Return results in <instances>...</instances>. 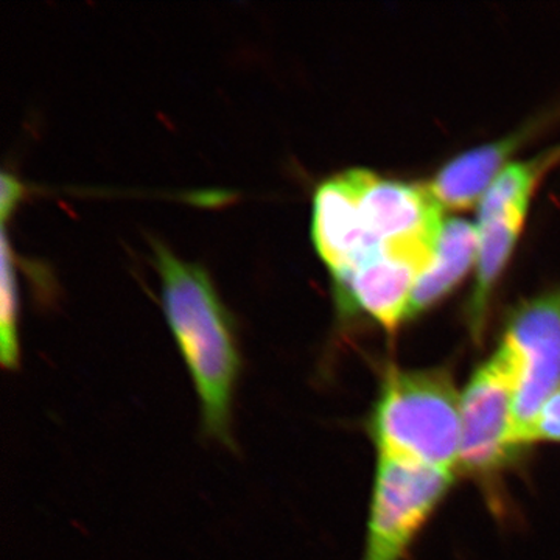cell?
I'll return each mask as SVG.
<instances>
[{"mask_svg": "<svg viewBox=\"0 0 560 560\" xmlns=\"http://www.w3.org/2000/svg\"><path fill=\"white\" fill-rule=\"evenodd\" d=\"M154 260L165 318L200 400L202 429L232 445V404L242 360L230 313L201 267L180 260L160 242H154Z\"/></svg>", "mask_w": 560, "mask_h": 560, "instance_id": "1", "label": "cell"}, {"mask_svg": "<svg viewBox=\"0 0 560 560\" xmlns=\"http://www.w3.org/2000/svg\"><path fill=\"white\" fill-rule=\"evenodd\" d=\"M370 433L378 456L455 474L460 394L451 372L388 368L371 412Z\"/></svg>", "mask_w": 560, "mask_h": 560, "instance_id": "2", "label": "cell"}, {"mask_svg": "<svg viewBox=\"0 0 560 560\" xmlns=\"http://www.w3.org/2000/svg\"><path fill=\"white\" fill-rule=\"evenodd\" d=\"M499 348L514 381L515 442L533 444L537 416L560 389V290L522 304L511 315Z\"/></svg>", "mask_w": 560, "mask_h": 560, "instance_id": "3", "label": "cell"}, {"mask_svg": "<svg viewBox=\"0 0 560 560\" xmlns=\"http://www.w3.org/2000/svg\"><path fill=\"white\" fill-rule=\"evenodd\" d=\"M453 485V471L378 456L363 560H401Z\"/></svg>", "mask_w": 560, "mask_h": 560, "instance_id": "4", "label": "cell"}, {"mask_svg": "<svg viewBox=\"0 0 560 560\" xmlns=\"http://www.w3.org/2000/svg\"><path fill=\"white\" fill-rule=\"evenodd\" d=\"M522 453L514 434V381L510 361L499 348L460 394L458 467L471 477L489 478Z\"/></svg>", "mask_w": 560, "mask_h": 560, "instance_id": "5", "label": "cell"}, {"mask_svg": "<svg viewBox=\"0 0 560 560\" xmlns=\"http://www.w3.org/2000/svg\"><path fill=\"white\" fill-rule=\"evenodd\" d=\"M436 245L396 243L366 257L338 282V298L349 311H361L394 331L410 318L416 282L433 261Z\"/></svg>", "mask_w": 560, "mask_h": 560, "instance_id": "6", "label": "cell"}, {"mask_svg": "<svg viewBox=\"0 0 560 560\" xmlns=\"http://www.w3.org/2000/svg\"><path fill=\"white\" fill-rule=\"evenodd\" d=\"M353 178L364 230L378 248L396 243L438 245L444 219L429 186L382 178L364 168H353Z\"/></svg>", "mask_w": 560, "mask_h": 560, "instance_id": "7", "label": "cell"}, {"mask_svg": "<svg viewBox=\"0 0 560 560\" xmlns=\"http://www.w3.org/2000/svg\"><path fill=\"white\" fill-rule=\"evenodd\" d=\"M312 238L337 283L381 249L364 230L353 171L331 176L316 190Z\"/></svg>", "mask_w": 560, "mask_h": 560, "instance_id": "8", "label": "cell"}, {"mask_svg": "<svg viewBox=\"0 0 560 560\" xmlns=\"http://www.w3.org/2000/svg\"><path fill=\"white\" fill-rule=\"evenodd\" d=\"M518 140L521 136L489 143L466 151L445 164L429 184L442 209L464 210L481 201L493 180L504 171L503 165L517 149Z\"/></svg>", "mask_w": 560, "mask_h": 560, "instance_id": "9", "label": "cell"}, {"mask_svg": "<svg viewBox=\"0 0 560 560\" xmlns=\"http://www.w3.org/2000/svg\"><path fill=\"white\" fill-rule=\"evenodd\" d=\"M480 231L469 221H444L433 261L412 290L410 318L442 300L478 259Z\"/></svg>", "mask_w": 560, "mask_h": 560, "instance_id": "10", "label": "cell"}, {"mask_svg": "<svg viewBox=\"0 0 560 560\" xmlns=\"http://www.w3.org/2000/svg\"><path fill=\"white\" fill-rule=\"evenodd\" d=\"M526 212L528 208L511 209L477 223L480 231V249L477 259V285L470 305L474 330L481 329L490 290L510 260L512 249L523 230Z\"/></svg>", "mask_w": 560, "mask_h": 560, "instance_id": "11", "label": "cell"}, {"mask_svg": "<svg viewBox=\"0 0 560 560\" xmlns=\"http://www.w3.org/2000/svg\"><path fill=\"white\" fill-rule=\"evenodd\" d=\"M539 175L540 165L537 162L504 167L481 198L478 223L506 210L528 208Z\"/></svg>", "mask_w": 560, "mask_h": 560, "instance_id": "12", "label": "cell"}, {"mask_svg": "<svg viewBox=\"0 0 560 560\" xmlns=\"http://www.w3.org/2000/svg\"><path fill=\"white\" fill-rule=\"evenodd\" d=\"M13 256L9 238L2 231V300H0V361L5 370L20 364V335H18V294L14 280Z\"/></svg>", "mask_w": 560, "mask_h": 560, "instance_id": "13", "label": "cell"}, {"mask_svg": "<svg viewBox=\"0 0 560 560\" xmlns=\"http://www.w3.org/2000/svg\"><path fill=\"white\" fill-rule=\"evenodd\" d=\"M539 441L560 442V389L547 400L534 423L533 444Z\"/></svg>", "mask_w": 560, "mask_h": 560, "instance_id": "14", "label": "cell"}, {"mask_svg": "<svg viewBox=\"0 0 560 560\" xmlns=\"http://www.w3.org/2000/svg\"><path fill=\"white\" fill-rule=\"evenodd\" d=\"M24 195V187L20 180L9 173H2V194H0V212H2V224L7 223V217L13 212L14 206L20 202Z\"/></svg>", "mask_w": 560, "mask_h": 560, "instance_id": "15", "label": "cell"}]
</instances>
